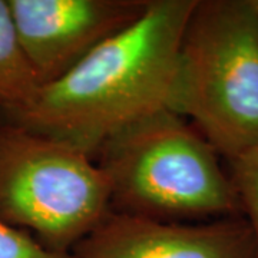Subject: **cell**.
<instances>
[{
    "instance_id": "cell-1",
    "label": "cell",
    "mask_w": 258,
    "mask_h": 258,
    "mask_svg": "<svg viewBox=\"0 0 258 258\" xmlns=\"http://www.w3.org/2000/svg\"><path fill=\"white\" fill-rule=\"evenodd\" d=\"M197 0H149L132 26L96 47L0 123L66 142L89 157L122 129L171 111L178 52Z\"/></svg>"
},
{
    "instance_id": "cell-2",
    "label": "cell",
    "mask_w": 258,
    "mask_h": 258,
    "mask_svg": "<svg viewBox=\"0 0 258 258\" xmlns=\"http://www.w3.org/2000/svg\"><path fill=\"white\" fill-rule=\"evenodd\" d=\"M171 111L230 161L258 149V15L252 0H197Z\"/></svg>"
},
{
    "instance_id": "cell-3",
    "label": "cell",
    "mask_w": 258,
    "mask_h": 258,
    "mask_svg": "<svg viewBox=\"0 0 258 258\" xmlns=\"http://www.w3.org/2000/svg\"><path fill=\"white\" fill-rule=\"evenodd\" d=\"M95 161L108 179L113 212L162 221L241 212L215 148L169 109L122 129Z\"/></svg>"
},
{
    "instance_id": "cell-4",
    "label": "cell",
    "mask_w": 258,
    "mask_h": 258,
    "mask_svg": "<svg viewBox=\"0 0 258 258\" xmlns=\"http://www.w3.org/2000/svg\"><path fill=\"white\" fill-rule=\"evenodd\" d=\"M112 212L96 161L57 139L0 123V217L60 254Z\"/></svg>"
},
{
    "instance_id": "cell-5",
    "label": "cell",
    "mask_w": 258,
    "mask_h": 258,
    "mask_svg": "<svg viewBox=\"0 0 258 258\" xmlns=\"http://www.w3.org/2000/svg\"><path fill=\"white\" fill-rule=\"evenodd\" d=\"M149 0H9L39 85L62 78L96 47L132 26Z\"/></svg>"
},
{
    "instance_id": "cell-6",
    "label": "cell",
    "mask_w": 258,
    "mask_h": 258,
    "mask_svg": "<svg viewBox=\"0 0 258 258\" xmlns=\"http://www.w3.org/2000/svg\"><path fill=\"white\" fill-rule=\"evenodd\" d=\"M71 258H254L244 217L179 224L112 211Z\"/></svg>"
},
{
    "instance_id": "cell-7",
    "label": "cell",
    "mask_w": 258,
    "mask_h": 258,
    "mask_svg": "<svg viewBox=\"0 0 258 258\" xmlns=\"http://www.w3.org/2000/svg\"><path fill=\"white\" fill-rule=\"evenodd\" d=\"M39 86L20 43L9 0H0V111L25 105Z\"/></svg>"
},
{
    "instance_id": "cell-8",
    "label": "cell",
    "mask_w": 258,
    "mask_h": 258,
    "mask_svg": "<svg viewBox=\"0 0 258 258\" xmlns=\"http://www.w3.org/2000/svg\"><path fill=\"white\" fill-rule=\"evenodd\" d=\"M230 164L231 181L252 234L254 258H258V149L232 159Z\"/></svg>"
},
{
    "instance_id": "cell-9",
    "label": "cell",
    "mask_w": 258,
    "mask_h": 258,
    "mask_svg": "<svg viewBox=\"0 0 258 258\" xmlns=\"http://www.w3.org/2000/svg\"><path fill=\"white\" fill-rule=\"evenodd\" d=\"M0 258H71L46 248L26 231L10 225L0 217Z\"/></svg>"
},
{
    "instance_id": "cell-10",
    "label": "cell",
    "mask_w": 258,
    "mask_h": 258,
    "mask_svg": "<svg viewBox=\"0 0 258 258\" xmlns=\"http://www.w3.org/2000/svg\"><path fill=\"white\" fill-rule=\"evenodd\" d=\"M252 3H254V8L257 10V15H258V0H252Z\"/></svg>"
}]
</instances>
